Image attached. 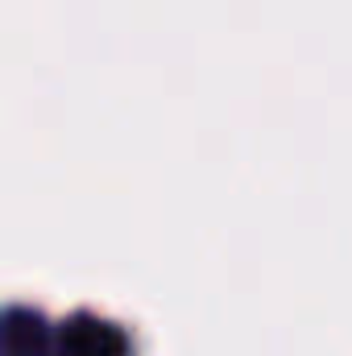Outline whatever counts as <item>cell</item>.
Returning a JSON list of instances; mask_svg holds the SVG:
<instances>
[{"label":"cell","mask_w":352,"mask_h":356,"mask_svg":"<svg viewBox=\"0 0 352 356\" xmlns=\"http://www.w3.org/2000/svg\"><path fill=\"white\" fill-rule=\"evenodd\" d=\"M54 356H133L129 336L99 315H71L67 323H58V348Z\"/></svg>","instance_id":"6da1fadb"},{"label":"cell","mask_w":352,"mask_h":356,"mask_svg":"<svg viewBox=\"0 0 352 356\" xmlns=\"http://www.w3.org/2000/svg\"><path fill=\"white\" fill-rule=\"evenodd\" d=\"M58 327L33 307H8L0 323V356H54Z\"/></svg>","instance_id":"7a4b0ae2"}]
</instances>
